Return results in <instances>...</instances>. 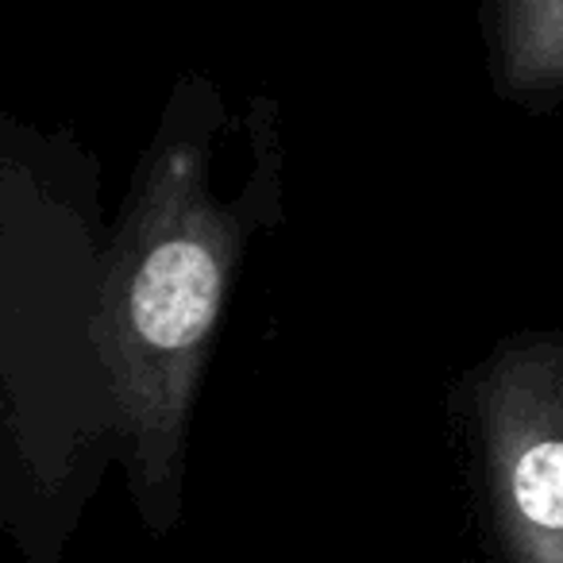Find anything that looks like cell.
Segmentation results:
<instances>
[{"instance_id":"6da1fadb","label":"cell","mask_w":563,"mask_h":563,"mask_svg":"<svg viewBox=\"0 0 563 563\" xmlns=\"http://www.w3.org/2000/svg\"><path fill=\"white\" fill-rule=\"evenodd\" d=\"M224 263L209 228L174 220L143 240L120 290L124 367L151 371L194 355L217 317Z\"/></svg>"}]
</instances>
